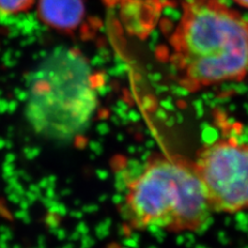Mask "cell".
I'll use <instances>...</instances> for the list:
<instances>
[{"label":"cell","mask_w":248,"mask_h":248,"mask_svg":"<svg viewBox=\"0 0 248 248\" xmlns=\"http://www.w3.org/2000/svg\"><path fill=\"white\" fill-rule=\"evenodd\" d=\"M183 81L197 89L248 75V21L218 0H189L172 37Z\"/></svg>","instance_id":"cell-1"},{"label":"cell","mask_w":248,"mask_h":248,"mask_svg":"<svg viewBox=\"0 0 248 248\" xmlns=\"http://www.w3.org/2000/svg\"><path fill=\"white\" fill-rule=\"evenodd\" d=\"M212 212L195 161L173 155L147 161L124 200V213L137 228L196 231Z\"/></svg>","instance_id":"cell-3"},{"label":"cell","mask_w":248,"mask_h":248,"mask_svg":"<svg viewBox=\"0 0 248 248\" xmlns=\"http://www.w3.org/2000/svg\"><path fill=\"white\" fill-rule=\"evenodd\" d=\"M195 165L213 212L248 211V144L219 140L200 152Z\"/></svg>","instance_id":"cell-4"},{"label":"cell","mask_w":248,"mask_h":248,"mask_svg":"<svg viewBox=\"0 0 248 248\" xmlns=\"http://www.w3.org/2000/svg\"><path fill=\"white\" fill-rule=\"evenodd\" d=\"M34 0H0V14L5 16L25 13L32 7Z\"/></svg>","instance_id":"cell-6"},{"label":"cell","mask_w":248,"mask_h":248,"mask_svg":"<svg viewBox=\"0 0 248 248\" xmlns=\"http://www.w3.org/2000/svg\"><path fill=\"white\" fill-rule=\"evenodd\" d=\"M99 84L90 61L79 50L58 46L31 73L25 118L50 141H73L86 131L98 107Z\"/></svg>","instance_id":"cell-2"},{"label":"cell","mask_w":248,"mask_h":248,"mask_svg":"<svg viewBox=\"0 0 248 248\" xmlns=\"http://www.w3.org/2000/svg\"><path fill=\"white\" fill-rule=\"evenodd\" d=\"M234 1H236L240 6L248 9V0H234Z\"/></svg>","instance_id":"cell-7"},{"label":"cell","mask_w":248,"mask_h":248,"mask_svg":"<svg viewBox=\"0 0 248 248\" xmlns=\"http://www.w3.org/2000/svg\"><path fill=\"white\" fill-rule=\"evenodd\" d=\"M83 0H38L37 12L48 26L69 31L81 24L84 17Z\"/></svg>","instance_id":"cell-5"}]
</instances>
